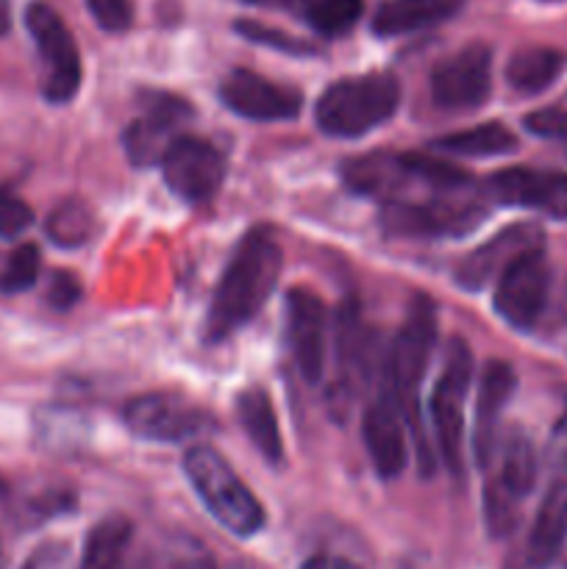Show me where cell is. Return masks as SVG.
Here are the masks:
<instances>
[{"mask_svg": "<svg viewBox=\"0 0 567 569\" xmlns=\"http://www.w3.org/2000/svg\"><path fill=\"white\" fill-rule=\"evenodd\" d=\"M548 456L550 465L559 476H567V406L561 411V417L556 420L554 431H550V442H548Z\"/></svg>", "mask_w": 567, "mask_h": 569, "instance_id": "obj_37", "label": "cell"}, {"mask_svg": "<svg viewBox=\"0 0 567 569\" xmlns=\"http://www.w3.org/2000/svg\"><path fill=\"white\" fill-rule=\"evenodd\" d=\"M517 378L515 370L504 361H493L487 365L478 387V403H476V431H472V450H476V461L481 467L493 465L495 445H498V422L504 409L509 406L511 395H515Z\"/></svg>", "mask_w": 567, "mask_h": 569, "instance_id": "obj_19", "label": "cell"}, {"mask_svg": "<svg viewBox=\"0 0 567 569\" xmlns=\"http://www.w3.org/2000/svg\"><path fill=\"white\" fill-rule=\"evenodd\" d=\"M139 569H217L211 556L198 545H176L167 553L139 565Z\"/></svg>", "mask_w": 567, "mask_h": 569, "instance_id": "obj_31", "label": "cell"}, {"mask_svg": "<svg viewBox=\"0 0 567 569\" xmlns=\"http://www.w3.org/2000/svg\"><path fill=\"white\" fill-rule=\"evenodd\" d=\"M434 148L456 156H500L511 153L517 148V137L500 122H484V126L470 128V131L437 139Z\"/></svg>", "mask_w": 567, "mask_h": 569, "instance_id": "obj_27", "label": "cell"}, {"mask_svg": "<svg viewBox=\"0 0 567 569\" xmlns=\"http://www.w3.org/2000/svg\"><path fill=\"white\" fill-rule=\"evenodd\" d=\"M11 26V9H9V0H0V37L9 31Z\"/></svg>", "mask_w": 567, "mask_h": 569, "instance_id": "obj_39", "label": "cell"}, {"mask_svg": "<svg viewBox=\"0 0 567 569\" xmlns=\"http://www.w3.org/2000/svg\"><path fill=\"white\" fill-rule=\"evenodd\" d=\"M26 26L42 59V94L56 106L70 103L81 89V56L70 28L48 3H31Z\"/></svg>", "mask_w": 567, "mask_h": 569, "instance_id": "obj_5", "label": "cell"}, {"mask_svg": "<svg viewBox=\"0 0 567 569\" xmlns=\"http://www.w3.org/2000/svg\"><path fill=\"white\" fill-rule=\"evenodd\" d=\"M565 70V53L554 48H523L506 64V81L520 94H539Z\"/></svg>", "mask_w": 567, "mask_h": 569, "instance_id": "obj_24", "label": "cell"}, {"mask_svg": "<svg viewBox=\"0 0 567 569\" xmlns=\"http://www.w3.org/2000/svg\"><path fill=\"white\" fill-rule=\"evenodd\" d=\"M89 11H92L94 22L103 31L120 33L128 31L133 22V3L131 0H87Z\"/></svg>", "mask_w": 567, "mask_h": 569, "instance_id": "obj_33", "label": "cell"}, {"mask_svg": "<svg viewBox=\"0 0 567 569\" xmlns=\"http://www.w3.org/2000/svg\"><path fill=\"white\" fill-rule=\"evenodd\" d=\"M526 128L539 137H567V109H543L526 117Z\"/></svg>", "mask_w": 567, "mask_h": 569, "instance_id": "obj_36", "label": "cell"}, {"mask_svg": "<svg viewBox=\"0 0 567 569\" xmlns=\"http://www.w3.org/2000/svg\"><path fill=\"white\" fill-rule=\"evenodd\" d=\"M342 178L354 192L365 198H378L384 203L400 200V194L420 183L411 153H370L342 164ZM422 187V183H420Z\"/></svg>", "mask_w": 567, "mask_h": 569, "instance_id": "obj_18", "label": "cell"}, {"mask_svg": "<svg viewBox=\"0 0 567 569\" xmlns=\"http://www.w3.org/2000/svg\"><path fill=\"white\" fill-rule=\"evenodd\" d=\"M94 228H98L94 211L78 198H70L56 206L50 211L48 222H44V231H48L50 242L59 244V248H81V244H87L92 239Z\"/></svg>", "mask_w": 567, "mask_h": 569, "instance_id": "obj_28", "label": "cell"}, {"mask_svg": "<svg viewBox=\"0 0 567 569\" xmlns=\"http://www.w3.org/2000/svg\"><path fill=\"white\" fill-rule=\"evenodd\" d=\"M183 472L195 495L211 517L233 537H253L265 528V509L256 495L245 487L226 459L209 445H195L183 456Z\"/></svg>", "mask_w": 567, "mask_h": 569, "instance_id": "obj_3", "label": "cell"}, {"mask_svg": "<svg viewBox=\"0 0 567 569\" xmlns=\"http://www.w3.org/2000/svg\"><path fill=\"white\" fill-rule=\"evenodd\" d=\"M537 450L531 439L523 431H511L500 450V461L495 476L489 478L487 492H484V517L493 531V537H509L517 526V511L523 498L537 483Z\"/></svg>", "mask_w": 567, "mask_h": 569, "instance_id": "obj_6", "label": "cell"}, {"mask_svg": "<svg viewBox=\"0 0 567 569\" xmlns=\"http://www.w3.org/2000/svg\"><path fill=\"white\" fill-rule=\"evenodd\" d=\"M250 3H265V6H287V0H250Z\"/></svg>", "mask_w": 567, "mask_h": 569, "instance_id": "obj_40", "label": "cell"}, {"mask_svg": "<svg viewBox=\"0 0 567 569\" xmlns=\"http://www.w3.org/2000/svg\"><path fill=\"white\" fill-rule=\"evenodd\" d=\"M220 100L231 114L253 122L292 120L304 109V94L292 87L256 76L250 70H233L220 81Z\"/></svg>", "mask_w": 567, "mask_h": 569, "instance_id": "obj_12", "label": "cell"}, {"mask_svg": "<svg viewBox=\"0 0 567 569\" xmlns=\"http://www.w3.org/2000/svg\"><path fill=\"white\" fill-rule=\"evenodd\" d=\"M133 526L126 517H106L89 531L81 569H139Z\"/></svg>", "mask_w": 567, "mask_h": 569, "instance_id": "obj_21", "label": "cell"}, {"mask_svg": "<svg viewBox=\"0 0 567 569\" xmlns=\"http://www.w3.org/2000/svg\"><path fill=\"white\" fill-rule=\"evenodd\" d=\"M461 9V0H389L372 17V31L381 37L422 31L450 20Z\"/></svg>", "mask_w": 567, "mask_h": 569, "instance_id": "obj_22", "label": "cell"}, {"mask_svg": "<svg viewBox=\"0 0 567 569\" xmlns=\"http://www.w3.org/2000/svg\"><path fill=\"white\" fill-rule=\"evenodd\" d=\"M493 92V50L481 42L456 50L431 72V98L445 111H472Z\"/></svg>", "mask_w": 567, "mask_h": 569, "instance_id": "obj_8", "label": "cell"}, {"mask_svg": "<svg viewBox=\"0 0 567 569\" xmlns=\"http://www.w3.org/2000/svg\"><path fill=\"white\" fill-rule=\"evenodd\" d=\"M472 378V356L465 339L448 342L442 361V376L431 395V426L437 433V448L450 472L461 470V431H465V398Z\"/></svg>", "mask_w": 567, "mask_h": 569, "instance_id": "obj_7", "label": "cell"}, {"mask_svg": "<svg viewBox=\"0 0 567 569\" xmlns=\"http://www.w3.org/2000/svg\"><path fill=\"white\" fill-rule=\"evenodd\" d=\"M33 222V211L26 200L17 198L14 192L0 187V237L11 239L20 237L22 231H28Z\"/></svg>", "mask_w": 567, "mask_h": 569, "instance_id": "obj_32", "label": "cell"}, {"mask_svg": "<svg viewBox=\"0 0 567 569\" xmlns=\"http://www.w3.org/2000/svg\"><path fill=\"white\" fill-rule=\"evenodd\" d=\"M370 333L361 322L356 303H345L339 311V331H337V356L342 376L354 381H367V365H370Z\"/></svg>", "mask_w": 567, "mask_h": 569, "instance_id": "obj_26", "label": "cell"}, {"mask_svg": "<svg viewBox=\"0 0 567 569\" xmlns=\"http://www.w3.org/2000/svg\"><path fill=\"white\" fill-rule=\"evenodd\" d=\"M539 248H545L543 228L534 226V222H515V226L495 233L489 242H484L481 248L472 250L470 256H465L461 264L456 267L454 278L461 289L478 292V289L487 287L489 281L500 278V272H504L511 261H517L520 256Z\"/></svg>", "mask_w": 567, "mask_h": 569, "instance_id": "obj_13", "label": "cell"}, {"mask_svg": "<svg viewBox=\"0 0 567 569\" xmlns=\"http://www.w3.org/2000/svg\"><path fill=\"white\" fill-rule=\"evenodd\" d=\"M567 542V476H559L550 483L543 506L534 520L531 539H528V561L531 567L545 569L559 559Z\"/></svg>", "mask_w": 567, "mask_h": 569, "instance_id": "obj_20", "label": "cell"}, {"mask_svg": "<svg viewBox=\"0 0 567 569\" xmlns=\"http://www.w3.org/2000/svg\"><path fill=\"white\" fill-rule=\"evenodd\" d=\"M165 183L189 203H203L226 178V153L206 139L181 133L161 159Z\"/></svg>", "mask_w": 567, "mask_h": 569, "instance_id": "obj_10", "label": "cell"}, {"mask_svg": "<svg viewBox=\"0 0 567 569\" xmlns=\"http://www.w3.org/2000/svg\"><path fill=\"white\" fill-rule=\"evenodd\" d=\"M44 298H48V303L53 306V309L67 311L70 306L78 303V298H81V283H78V278L70 276V272H53Z\"/></svg>", "mask_w": 567, "mask_h": 569, "instance_id": "obj_34", "label": "cell"}, {"mask_svg": "<svg viewBox=\"0 0 567 569\" xmlns=\"http://www.w3.org/2000/svg\"><path fill=\"white\" fill-rule=\"evenodd\" d=\"M126 426L148 442H183L215 431V420L176 395H139L126 406Z\"/></svg>", "mask_w": 567, "mask_h": 569, "instance_id": "obj_11", "label": "cell"}, {"mask_svg": "<svg viewBox=\"0 0 567 569\" xmlns=\"http://www.w3.org/2000/svg\"><path fill=\"white\" fill-rule=\"evenodd\" d=\"M237 415L242 422L245 433L250 437L253 448L265 456L270 465H281L284 461V439L281 428H278L276 409H272V400L265 389L253 387L245 389L237 395Z\"/></svg>", "mask_w": 567, "mask_h": 569, "instance_id": "obj_23", "label": "cell"}, {"mask_svg": "<svg viewBox=\"0 0 567 569\" xmlns=\"http://www.w3.org/2000/svg\"><path fill=\"white\" fill-rule=\"evenodd\" d=\"M300 569H359L354 561L337 559V556H315V559L306 561Z\"/></svg>", "mask_w": 567, "mask_h": 569, "instance_id": "obj_38", "label": "cell"}, {"mask_svg": "<svg viewBox=\"0 0 567 569\" xmlns=\"http://www.w3.org/2000/svg\"><path fill=\"white\" fill-rule=\"evenodd\" d=\"M406 417L395 400L392 389H378L376 398L367 403L365 420H361V437L370 453L372 467L381 478H398L406 467Z\"/></svg>", "mask_w": 567, "mask_h": 569, "instance_id": "obj_15", "label": "cell"}, {"mask_svg": "<svg viewBox=\"0 0 567 569\" xmlns=\"http://www.w3.org/2000/svg\"><path fill=\"white\" fill-rule=\"evenodd\" d=\"M0 567H3V553H0Z\"/></svg>", "mask_w": 567, "mask_h": 569, "instance_id": "obj_41", "label": "cell"}, {"mask_svg": "<svg viewBox=\"0 0 567 569\" xmlns=\"http://www.w3.org/2000/svg\"><path fill=\"white\" fill-rule=\"evenodd\" d=\"M398 106V78L389 72H367L331 83L317 100L315 120L328 137L356 139L392 120Z\"/></svg>", "mask_w": 567, "mask_h": 569, "instance_id": "obj_2", "label": "cell"}, {"mask_svg": "<svg viewBox=\"0 0 567 569\" xmlns=\"http://www.w3.org/2000/svg\"><path fill=\"white\" fill-rule=\"evenodd\" d=\"M434 345H437V315L431 300L417 298L409 309V317L400 326L389 356L384 359V381L392 389L406 426L422 437L420 428V383L431 361Z\"/></svg>", "mask_w": 567, "mask_h": 569, "instance_id": "obj_4", "label": "cell"}, {"mask_svg": "<svg viewBox=\"0 0 567 569\" xmlns=\"http://www.w3.org/2000/svg\"><path fill=\"white\" fill-rule=\"evenodd\" d=\"M192 117L189 106L172 94H150L148 109L126 128V153L137 167L161 164L167 148L181 137L183 122Z\"/></svg>", "mask_w": 567, "mask_h": 569, "instance_id": "obj_14", "label": "cell"}, {"mask_svg": "<svg viewBox=\"0 0 567 569\" xmlns=\"http://www.w3.org/2000/svg\"><path fill=\"white\" fill-rule=\"evenodd\" d=\"M237 33H242V37L250 39V42L265 44V48L284 50V53H292V56H309V53H315V48H311L309 42H300V39L289 37V33L276 31V28L259 26V22H248V20L237 22Z\"/></svg>", "mask_w": 567, "mask_h": 569, "instance_id": "obj_30", "label": "cell"}, {"mask_svg": "<svg viewBox=\"0 0 567 569\" xmlns=\"http://www.w3.org/2000/svg\"><path fill=\"white\" fill-rule=\"evenodd\" d=\"M489 192H493V198L498 200V203L545 211V214L567 220L565 172L511 167V170L495 172L493 181H489Z\"/></svg>", "mask_w": 567, "mask_h": 569, "instance_id": "obj_17", "label": "cell"}, {"mask_svg": "<svg viewBox=\"0 0 567 569\" xmlns=\"http://www.w3.org/2000/svg\"><path fill=\"white\" fill-rule=\"evenodd\" d=\"M37 278H39L37 244H20L17 250H11L3 270H0V292L6 295L26 292V289H31L33 283H37Z\"/></svg>", "mask_w": 567, "mask_h": 569, "instance_id": "obj_29", "label": "cell"}, {"mask_svg": "<svg viewBox=\"0 0 567 569\" xmlns=\"http://www.w3.org/2000/svg\"><path fill=\"white\" fill-rule=\"evenodd\" d=\"M284 9H292L320 37L337 39L359 22L365 3L361 0H287Z\"/></svg>", "mask_w": 567, "mask_h": 569, "instance_id": "obj_25", "label": "cell"}, {"mask_svg": "<svg viewBox=\"0 0 567 569\" xmlns=\"http://www.w3.org/2000/svg\"><path fill=\"white\" fill-rule=\"evenodd\" d=\"M281 267V248L265 231L248 233L239 242L211 298L209 320H206V333L211 342H220L259 315L261 306L276 292Z\"/></svg>", "mask_w": 567, "mask_h": 569, "instance_id": "obj_1", "label": "cell"}, {"mask_svg": "<svg viewBox=\"0 0 567 569\" xmlns=\"http://www.w3.org/2000/svg\"><path fill=\"white\" fill-rule=\"evenodd\" d=\"M548 292L550 264L548 259H545V248H539L520 256L517 261H511V264L500 272L498 283H495L493 306L495 311H498L500 320L509 322L511 328L528 331L545 311Z\"/></svg>", "mask_w": 567, "mask_h": 569, "instance_id": "obj_9", "label": "cell"}, {"mask_svg": "<svg viewBox=\"0 0 567 569\" xmlns=\"http://www.w3.org/2000/svg\"><path fill=\"white\" fill-rule=\"evenodd\" d=\"M22 569H72V553L64 542H44L28 556Z\"/></svg>", "mask_w": 567, "mask_h": 569, "instance_id": "obj_35", "label": "cell"}, {"mask_svg": "<svg viewBox=\"0 0 567 569\" xmlns=\"http://www.w3.org/2000/svg\"><path fill=\"white\" fill-rule=\"evenodd\" d=\"M326 306L315 292L295 287L287 292V333L304 381L317 383L326 370Z\"/></svg>", "mask_w": 567, "mask_h": 569, "instance_id": "obj_16", "label": "cell"}]
</instances>
